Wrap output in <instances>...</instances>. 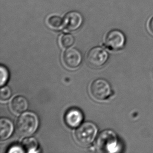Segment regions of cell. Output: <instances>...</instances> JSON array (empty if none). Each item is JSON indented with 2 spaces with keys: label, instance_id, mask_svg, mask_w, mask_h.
<instances>
[{
  "label": "cell",
  "instance_id": "2e32d148",
  "mask_svg": "<svg viewBox=\"0 0 153 153\" xmlns=\"http://www.w3.org/2000/svg\"><path fill=\"white\" fill-rule=\"evenodd\" d=\"M12 94V92L10 87L8 86H2L1 88L0 98L1 100H6L10 98Z\"/></svg>",
  "mask_w": 153,
  "mask_h": 153
},
{
  "label": "cell",
  "instance_id": "ba28073f",
  "mask_svg": "<svg viewBox=\"0 0 153 153\" xmlns=\"http://www.w3.org/2000/svg\"><path fill=\"white\" fill-rule=\"evenodd\" d=\"M84 21L82 15L77 11L68 13L63 18L64 28L68 31H75L79 29Z\"/></svg>",
  "mask_w": 153,
  "mask_h": 153
},
{
  "label": "cell",
  "instance_id": "6da1fadb",
  "mask_svg": "<svg viewBox=\"0 0 153 153\" xmlns=\"http://www.w3.org/2000/svg\"><path fill=\"white\" fill-rule=\"evenodd\" d=\"M39 119L33 112H26L19 117L16 122V130L19 135L29 137L37 130Z\"/></svg>",
  "mask_w": 153,
  "mask_h": 153
},
{
  "label": "cell",
  "instance_id": "277c9868",
  "mask_svg": "<svg viewBox=\"0 0 153 153\" xmlns=\"http://www.w3.org/2000/svg\"><path fill=\"white\" fill-rule=\"evenodd\" d=\"M89 91L92 97L97 100L102 101L110 96L111 88L107 81L103 79H97L91 83Z\"/></svg>",
  "mask_w": 153,
  "mask_h": 153
},
{
  "label": "cell",
  "instance_id": "7c38bea8",
  "mask_svg": "<svg viewBox=\"0 0 153 153\" xmlns=\"http://www.w3.org/2000/svg\"><path fill=\"white\" fill-rule=\"evenodd\" d=\"M48 27L53 30H61L64 28L63 19L56 15H51L48 16L46 21Z\"/></svg>",
  "mask_w": 153,
  "mask_h": 153
},
{
  "label": "cell",
  "instance_id": "e0dca14e",
  "mask_svg": "<svg viewBox=\"0 0 153 153\" xmlns=\"http://www.w3.org/2000/svg\"><path fill=\"white\" fill-rule=\"evenodd\" d=\"M8 152L9 153H23L24 152V151H23V149L19 146H14L10 148Z\"/></svg>",
  "mask_w": 153,
  "mask_h": 153
},
{
  "label": "cell",
  "instance_id": "8992f818",
  "mask_svg": "<svg viewBox=\"0 0 153 153\" xmlns=\"http://www.w3.org/2000/svg\"><path fill=\"white\" fill-rule=\"evenodd\" d=\"M105 46L110 50L118 51L124 47L126 37L122 31L114 29L109 31L105 36Z\"/></svg>",
  "mask_w": 153,
  "mask_h": 153
},
{
  "label": "cell",
  "instance_id": "9a60e30c",
  "mask_svg": "<svg viewBox=\"0 0 153 153\" xmlns=\"http://www.w3.org/2000/svg\"><path fill=\"white\" fill-rule=\"evenodd\" d=\"M1 72V79H0V85L1 86H3L8 81L9 78V73L7 69L5 66L1 65L0 68Z\"/></svg>",
  "mask_w": 153,
  "mask_h": 153
},
{
  "label": "cell",
  "instance_id": "30bf717a",
  "mask_svg": "<svg viewBox=\"0 0 153 153\" xmlns=\"http://www.w3.org/2000/svg\"><path fill=\"white\" fill-rule=\"evenodd\" d=\"M14 131V125L11 120L6 118L0 120V139L4 141L12 135Z\"/></svg>",
  "mask_w": 153,
  "mask_h": 153
},
{
  "label": "cell",
  "instance_id": "5b68a950",
  "mask_svg": "<svg viewBox=\"0 0 153 153\" xmlns=\"http://www.w3.org/2000/svg\"><path fill=\"white\" fill-rule=\"evenodd\" d=\"M107 52L101 47L91 48L87 52L86 61L90 66L99 68L105 64L108 59Z\"/></svg>",
  "mask_w": 153,
  "mask_h": 153
},
{
  "label": "cell",
  "instance_id": "8fae6325",
  "mask_svg": "<svg viewBox=\"0 0 153 153\" xmlns=\"http://www.w3.org/2000/svg\"><path fill=\"white\" fill-rule=\"evenodd\" d=\"M28 102L26 98L18 96L13 99L10 102V108L15 114H20L27 110Z\"/></svg>",
  "mask_w": 153,
  "mask_h": 153
},
{
  "label": "cell",
  "instance_id": "5bb4252c",
  "mask_svg": "<svg viewBox=\"0 0 153 153\" xmlns=\"http://www.w3.org/2000/svg\"><path fill=\"white\" fill-rule=\"evenodd\" d=\"M59 44L62 48H68L74 43V38L70 33H64L59 37Z\"/></svg>",
  "mask_w": 153,
  "mask_h": 153
},
{
  "label": "cell",
  "instance_id": "ac0fdd59",
  "mask_svg": "<svg viewBox=\"0 0 153 153\" xmlns=\"http://www.w3.org/2000/svg\"><path fill=\"white\" fill-rule=\"evenodd\" d=\"M148 27L151 33L153 35V16L149 20L148 24Z\"/></svg>",
  "mask_w": 153,
  "mask_h": 153
},
{
  "label": "cell",
  "instance_id": "9c48e42d",
  "mask_svg": "<svg viewBox=\"0 0 153 153\" xmlns=\"http://www.w3.org/2000/svg\"><path fill=\"white\" fill-rule=\"evenodd\" d=\"M83 114L77 108H71L66 112L64 116L66 124L70 128H75L80 126L83 120Z\"/></svg>",
  "mask_w": 153,
  "mask_h": 153
},
{
  "label": "cell",
  "instance_id": "3957f363",
  "mask_svg": "<svg viewBox=\"0 0 153 153\" xmlns=\"http://www.w3.org/2000/svg\"><path fill=\"white\" fill-rule=\"evenodd\" d=\"M97 126L91 122H84L77 128L74 137L77 143L82 146L90 145L95 139L97 134Z\"/></svg>",
  "mask_w": 153,
  "mask_h": 153
},
{
  "label": "cell",
  "instance_id": "52a82bcc",
  "mask_svg": "<svg viewBox=\"0 0 153 153\" xmlns=\"http://www.w3.org/2000/svg\"><path fill=\"white\" fill-rule=\"evenodd\" d=\"M64 65L70 69H75L81 64L82 56L81 52L75 48H69L64 51L62 56Z\"/></svg>",
  "mask_w": 153,
  "mask_h": 153
},
{
  "label": "cell",
  "instance_id": "4fadbf2b",
  "mask_svg": "<svg viewBox=\"0 0 153 153\" xmlns=\"http://www.w3.org/2000/svg\"><path fill=\"white\" fill-rule=\"evenodd\" d=\"M22 146L28 153L36 152L38 148L37 140L33 137L24 139L22 142Z\"/></svg>",
  "mask_w": 153,
  "mask_h": 153
},
{
  "label": "cell",
  "instance_id": "7a4b0ae2",
  "mask_svg": "<svg viewBox=\"0 0 153 153\" xmlns=\"http://www.w3.org/2000/svg\"><path fill=\"white\" fill-rule=\"evenodd\" d=\"M98 150L103 153H114L118 151L119 141L118 136L114 131L105 130L98 136L96 140Z\"/></svg>",
  "mask_w": 153,
  "mask_h": 153
}]
</instances>
